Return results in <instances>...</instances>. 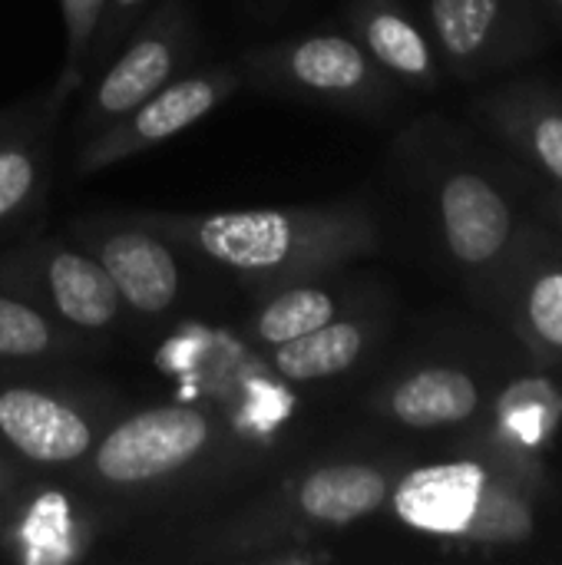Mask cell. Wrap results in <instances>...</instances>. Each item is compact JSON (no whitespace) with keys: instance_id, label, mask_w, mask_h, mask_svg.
Instances as JSON below:
<instances>
[{"instance_id":"obj_1","label":"cell","mask_w":562,"mask_h":565,"mask_svg":"<svg viewBox=\"0 0 562 565\" xmlns=\"http://www.w3.org/2000/svg\"><path fill=\"white\" fill-rule=\"evenodd\" d=\"M185 258H199L252 291L344 271L381 245L378 215L364 199L232 212H139Z\"/></svg>"},{"instance_id":"obj_2","label":"cell","mask_w":562,"mask_h":565,"mask_svg":"<svg viewBox=\"0 0 562 565\" xmlns=\"http://www.w3.org/2000/svg\"><path fill=\"white\" fill-rule=\"evenodd\" d=\"M238 463H245V444L215 407L162 401L123 411L96 447L60 477L109 520V513L189 497Z\"/></svg>"},{"instance_id":"obj_3","label":"cell","mask_w":562,"mask_h":565,"mask_svg":"<svg viewBox=\"0 0 562 565\" xmlns=\"http://www.w3.org/2000/svg\"><path fill=\"white\" fill-rule=\"evenodd\" d=\"M397 473L378 460H318L285 473L272 490L242 503L222 520L189 530L176 559L189 563H255L278 546L321 543V536L378 516Z\"/></svg>"},{"instance_id":"obj_4","label":"cell","mask_w":562,"mask_h":565,"mask_svg":"<svg viewBox=\"0 0 562 565\" xmlns=\"http://www.w3.org/2000/svg\"><path fill=\"white\" fill-rule=\"evenodd\" d=\"M46 371H0V447L30 473H66L96 447L126 401L106 384Z\"/></svg>"},{"instance_id":"obj_5","label":"cell","mask_w":562,"mask_h":565,"mask_svg":"<svg viewBox=\"0 0 562 565\" xmlns=\"http://www.w3.org/2000/svg\"><path fill=\"white\" fill-rule=\"evenodd\" d=\"M242 83L268 96L374 113L394 96V79L368 56L354 33H305L258 43L242 56Z\"/></svg>"},{"instance_id":"obj_6","label":"cell","mask_w":562,"mask_h":565,"mask_svg":"<svg viewBox=\"0 0 562 565\" xmlns=\"http://www.w3.org/2000/svg\"><path fill=\"white\" fill-rule=\"evenodd\" d=\"M0 288L17 291L60 324L99 341L123 318V301L106 268L63 238H26L0 252Z\"/></svg>"},{"instance_id":"obj_7","label":"cell","mask_w":562,"mask_h":565,"mask_svg":"<svg viewBox=\"0 0 562 565\" xmlns=\"http://www.w3.org/2000/svg\"><path fill=\"white\" fill-rule=\"evenodd\" d=\"M195 43L199 33L189 0H159L96 73L76 122L79 136L86 139L123 119L129 109L189 70Z\"/></svg>"},{"instance_id":"obj_8","label":"cell","mask_w":562,"mask_h":565,"mask_svg":"<svg viewBox=\"0 0 562 565\" xmlns=\"http://www.w3.org/2000/svg\"><path fill=\"white\" fill-rule=\"evenodd\" d=\"M109 520L60 473H26L0 500V559L76 565L89 559Z\"/></svg>"},{"instance_id":"obj_9","label":"cell","mask_w":562,"mask_h":565,"mask_svg":"<svg viewBox=\"0 0 562 565\" xmlns=\"http://www.w3.org/2000/svg\"><path fill=\"white\" fill-rule=\"evenodd\" d=\"M70 232L106 268L123 308L136 318L159 321L182 305L185 252L142 215L79 218Z\"/></svg>"},{"instance_id":"obj_10","label":"cell","mask_w":562,"mask_h":565,"mask_svg":"<svg viewBox=\"0 0 562 565\" xmlns=\"http://www.w3.org/2000/svg\"><path fill=\"white\" fill-rule=\"evenodd\" d=\"M242 86L238 66H202L182 70L123 119L109 122L106 129L86 136L76 152V172L93 175L116 162H126L146 149H156L195 122H202L212 109H219L235 89Z\"/></svg>"},{"instance_id":"obj_11","label":"cell","mask_w":562,"mask_h":565,"mask_svg":"<svg viewBox=\"0 0 562 565\" xmlns=\"http://www.w3.org/2000/svg\"><path fill=\"white\" fill-rule=\"evenodd\" d=\"M427 23L441 63L464 79L510 66L537 36L527 0H427Z\"/></svg>"},{"instance_id":"obj_12","label":"cell","mask_w":562,"mask_h":565,"mask_svg":"<svg viewBox=\"0 0 562 565\" xmlns=\"http://www.w3.org/2000/svg\"><path fill=\"white\" fill-rule=\"evenodd\" d=\"M66 96L56 89L0 109V238L17 232L43 202L50 139Z\"/></svg>"},{"instance_id":"obj_13","label":"cell","mask_w":562,"mask_h":565,"mask_svg":"<svg viewBox=\"0 0 562 565\" xmlns=\"http://www.w3.org/2000/svg\"><path fill=\"white\" fill-rule=\"evenodd\" d=\"M434 209L444 248L460 268L484 271L507 252L513 212L487 175L474 169H454L441 175L434 189Z\"/></svg>"},{"instance_id":"obj_14","label":"cell","mask_w":562,"mask_h":565,"mask_svg":"<svg viewBox=\"0 0 562 565\" xmlns=\"http://www.w3.org/2000/svg\"><path fill=\"white\" fill-rule=\"evenodd\" d=\"M480 483H484V463L477 457L417 467L394 480L388 507L404 526L417 533L460 540L474 516Z\"/></svg>"},{"instance_id":"obj_15","label":"cell","mask_w":562,"mask_h":565,"mask_svg":"<svg viewBox=\"0 0 562 565\" xmlns=\"http://www.w3.org/2000/svg\"><path fill=\"white\" fill-rule=\"evenodd\" d=\"M484 397L477 381L447 364L407 371L374 391L371 411L407 430H441L477 417Z\"/></svg>"},{"instance_id":"obj_16","label":"cell","mask_w":562,"mask_h":565,"mask_svg":"<svg viewBox=\"0 0 562 565\" xmlns=\"http://www.w3.org/2000/svg\"><path fill=\"white\" fill-rule=\"evenodd\" d=\"M378 338H381V321L371 311L358 308L318 331H308L275 348H262L258 358L275 377L305 387V384H321L351 374L371 354Z\"/></svg>"},{"instance_id":"obj_17","label":"cell","mask_w":562,"mask_h":565,"mask_svg":"<svg viewBox=\"0 0 562 565\" xmlns=\"http://www.w3.org/2000/svg\"><path fill=\"white\" fill-rule=\"evenodd\" d=\"M338 278L341 271L262 291V301L252 308V315L242 324V338L255 351H262L301 338L308 331H318L341 315L358 311L361 305L354 301V291Z\"/></svg>"},{"instance_id":"obj_18","label":"cell","mask_w":562,"mask_h":565,"mask_svg":"<svg viewBox=\"0 0 562 565\" xmlns=\"http://www.w3.org/2000/svg\"><path fill=\"white\" fill-rule=\"evenodd\" d=\"M348 20L354 40L391 79H404L424 89L437 83L441 60L434 43L401 0H351Z\"/></svg>"},{"instance_id":"obj_19","label":"cell","mask_w":562,"mask_h":565,"mask_svg":"<svg viewBox=\"0 0 562 565\" xmlns=\"http://www.w3.org/2000/svg\"><path fill=\"white\" fill-rule=\"evenodd\" d=\"M99 341L60 324L33 301L0 288V371L60 367L89 358Z\"/></svg>"},{"instance_id":"obj_20","label":"cell","mask_w":562,"mask_h":565,"mask_svg":"<svg viewBox=\"0 0 562 565\" xmlns=\"http://www.w3.org/2000/svg\"><path fill=\"white\" fill-rule=\"evenodd\" d=\"M562 420V394L547 377H520L500 391L494 404V437L520 447L543 450Z\"/></svg>"},{"instance_id":"obj_21","label":"cell","mask_w":562,"mask_h":565,"mask_svg":"<svg viewBox=\"0 0 562 565\" xmlns=\"http://www.w3.org/2000/svg\"><path fill=\"white\" fill-rule=\"evenodd\" d=\"M490 122L513 139L547 175L562 182V106L543 96H500L487 106Z\"/></svg>"},{"instance_id":"obj_22","label":"cell","mask_w":562,"mask_h":565,"mask_svg":"<svg viewBox=\"0 0 562 565\" xmlns=\"http://www.w3.org/2000/svg\"><path fill=\"white\" fill-rule=\"evenodd\" d=\"M517 324L540 358H562V268H547L530 281Z\"/></svg>"},{"instance_id":"obj_23","label":"cell","mask_w":562,"mask_h":565,"mask_svg":"<svg viewBox=\"0 0 562 565\" xmlns=\"http://www.w3.org/2000/svg\"><path fill=\"white\" fill-rule=\"evenodd\" d=\"M60 13H63V33H66V56H63V73L56 79V93L70 96L73 89H79L86 83V53L103 13V0H60Z\"/></svg>"},{"instance_id":"obj_24","label":"cell","mask_w":562,"mask_h":565,"mask_svg":"<svg viewBox=\"0 0 562 565\" xmlns=\"http://www.w3.org/2000/svg\"><path fill=\"white\" fill-rule=\"evenodd\" d=\"M156 7V0H103V13H99V23H96V33H93V43H89V53H86V79L96 76L109 56L119 50V43L139 26V20Z\"/></svg>"},{"instance_id":"obj_25","label":"cell","mask_w":562,"mask_h":565,"mask_svg":"<svg viewBox=\"0 0 562 565\" xmlns=\"http://www.w3.org/2000/svg\"><path fill=\"white\" fill-rule=\"evenodd\" d=\"M26 473H30V470H26L23 463H17V460L0 447V500H3V497H7V493H10L23 477H26Z\"/></svg>"},{"instance_id":"obj_26","label":"cell","mask_w":562,"mask_h":565,"mask_svg":"<svg viewBox=\"0 0 562 565\" xmlns=\"http://www.w3.org/2000/svg\"><path fill=\"white\" fill-rule=\"evenodd\" d=\"M556 7H560V10H562V0H556Z\"/></svg>"},{"instance_id":"obj_27","label":"cell","mask_w":562,"mask_h":565,"mask_svg":"<svg viewBox=\"0 0 562 565\" xmlns=\"http://www.w3.org/2000/svg\"><path fill=\"white\" fill-rule=\"evenodd\" d=\"M560 225H562V209H560Z\"/></svg>"}]
</instances>
